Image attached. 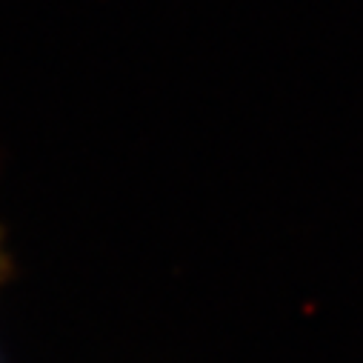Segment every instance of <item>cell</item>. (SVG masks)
<instances>
[{
    "label": "cell",
    "instance_id": "obj_1",
    "mask_svg": "<svg viewBox=\"0 0 363 363\" xmlns=\"http://www.w3.org/2000/svg\"><path fill=\"white\" fill-rule=\"evenodd\" d=\"M0 275H4V249H0Z\"/></svg>",
    "mask_w": 363,
    "mask_h": 363
}]
</instances>
